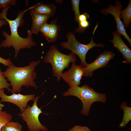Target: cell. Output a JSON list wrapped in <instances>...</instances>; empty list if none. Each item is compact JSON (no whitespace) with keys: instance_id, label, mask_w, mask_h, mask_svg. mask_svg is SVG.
<instances>
[{"instance_id":"52a82bcc","label":"cell","mask_w":131,"mask_h":131,"mask_svg":"<svg viewBox=\"0 0 131 131\" xmlns=\"http://www.w3.org/2000/svg\"><path fill=\"white\" fill-rule=\"evenodd\" d=\"M115 2V6L110 4L108 6V8L103 9L100 12L105 15L110 14L113 16L116 23L117 31L121 35L123 36L131 46V39L126 33L123 23L121 20L120 17L123 5L120 1H116Z\"/></svg>"},{"instance_id":"7402d4cb","label":"cell","mask_w":131,"mask_h":131,"mask_svg":"<svg viewBox=\"0 0 131 131\" xmlns=\"http://www.w3.org/2000/svg\"><path fill=\"white\" fill-rule=\"evenodd\" d=\"M50 28V24L47 22L44 23L41 27L39 31H40L45 38L47 36L49 32Z\"/></svg>"},{"instance_id":"6da1fadb","label":"cell","mask_w":131,"mask_h":131,"mask_svg":"<svg viewBox=\"0 0 131 131\" xmlns=\"http://www.w3.org/2000/svg\"><path fill=\"white\" fill-rule=\"evenodd\" d=\"M36 5V4L35 5L23 11H19L17 14V17L13 20L8 19L6 16L7 12L11 5L2 8V12L0 13V19L5 20L7 22L11 32L10 35L5 31L2 32V34L5 39L2 41L1 45L4 48L12 47L15 49V58L17 57L20 49L30 48L36 44L32 37V35L27 34V37L23 38L19 35L17 31L18 28L24 22L23 19L24 14L28 10L34 8Z\"/></svg>"},{"instance_id":"5bb4252c","label":"cell","mask_w":131,"mask_h":131,"mask_svg":"<svg viewBox=\"0 0 131 131\" xmlns=\"http://www.w3.org/2000/svg\"><path fill=\"white\" fill-rule=\"evenodd\" d=\"M127 102H124L122 103L120 107V110H123V119L118 125L120 128L125 127L131 120V107L127 106Z\"/></svg>"},{"instance_id":"4fadbf2b","label":"cell","mask_w":131,"mask_h":131,"mask_svg":"<svg viewBox=\"0 0 131 131\" xmlns=\"http://www.w3.org/2000/svg\"><path fill=\"white\" fill-rule=\"evenodd\" d=\"M37 14L48 16H53L56 11V6L52 4H46L38 3L33 8Z\"/></svg>"},{"instance_id":"e0dca14e","label":"cell","mask_w":131,"mask_h":131,"mask_svg":"<svg viewBox=\"0 0 131 131\" xmlns=\"http://www.w3.org/2000/svg\"><path fill=\"white\" fill-rule=\"evenodd\" d=\"M120 18H123L124 26L126 29L128 27L131 21V1H129L128 6L124 9L121 11Z\"/></svg>"},{"instance_id":"8992f818","label":"cell","mask_w":131,"mask_h":131,"mask_svg":"<svg viewBox=\"0 0 131 131\" xmlns=\"http://www.w3.org/2000/svg\"><path fill=\"white\" fill-rule=\"evenodd\" d=\"M41 96L36 97L31 106H27L23 112L18 114L26 123L29 131H47V128L42 125L39 121L40 115L43 113L41 109L39 108L37 101Z\"/></svg>"},{"instance_id":"2e32d148","label":"cell","mask_w":131,"mask_h":131,"mask_svg":"<svg viewBox=\"0 0 131 131\" xmlns=\"http://www.w3.org/2000/svg\"><path fill=\"white\" fill-rule=\"evenodd\" d=\"M89 17V15L86 13H83L80 15L78 21L79 23V27L75 30V33H82L89 27L90 23L87 19Z\"/></svg>"},{"instance_id":"7c38bea8","label":"cell","mask_w":131,"mask_h":131,"mask_svg":"<svg viewBox=\"0 0 131 131\" xmlns=\"http://www.w3.org/2000/svg\"><path fill=\"white\" fill-rule=\"evenodd\" d=\"M30 10L32 25L30 30L28 31L27 33L31 35L33 33L37 34L39 33L41 27L44 23L47 22L49 17L37 14L33 8Z\"/></svg>"},{"instance_id":"9a60e30c","label":"cell","mask_w":131,"mask_h":131,"mask_svg":"<svg viewBox=\"0 0 131 131\" xmlns=\"http://www.w3.org/2000/svg\"><path fill=\"white\" fill-rule=\"evenodd\" d=\"M57 18L52 21L50 24L49 32L45 38L49 42H53L57 39L58 36V31L60 30V26L57 24Z\"/></svg>"},{"instance_id":"ffe728a7","label":"cell","mask_w":131,"mask_h":131,"mask_svg":"<svg viewBox=\"0 0 131 131\" xmlns=\"http://www.w3.org/2000/svg\"><path fill=\"white\" fill-rule=\"evenodd\" d=\"M71 4L72 6V10L74 11L75 14V20L78 21V18L80 14L79 9L80 0H72Z\"/></svg>"},{"instance_id":"d6986e66","label":"cell","mask_w":131,"mask_h":131,"mask_svg":"<svg viewBox=\"0 0 131 131\" xmlns=\"http://www.w3.org/2000/svg\"><path fill=\"white\" fill-rule=\"evenodd\" d=\"M12 120L10 114L6 111H1L0 112V131H1L2 128Z\"/></svg>"},{"instance_id":"4316f807","label":"cell","mask_w":131,"mask_h":131,"mask_svg":"<svg viewBox=\"0 0 131 131\" xmlns=\"http://www.w3.org/2000/svg\"><path fill=\"white\" fill-rule=\"evenodd\" d=\"M4 106V104L0 102V112L2 111V108Z\"/></svg>"},{"instance_id":"7a4b0ae2","label":"cell","mask_w":131,"mask_h":131,"mask_svg":"<svg viewBox=\"0 0 131 131\" xmlns=\"http://www.w3.org/2000/svg\"><path fill=\"white\" fill-rule=\"evenodd\" d=\"M41 60L30 62L29 65L24 67H17L13 64L10 65L2 74L7 80L10 82L12 89L10 92L12 93L19 92L23 86L38 87L34 81L37 73L34 71L35 67L40 62Z\"/></svg>"},{"instance_id":"8fae6325","label":"cell","mask_w":131,"mask_h":131,"mask_svg":"<svg viewBox=\"0 0 131 131\" xmlns=\"http://www.w3.org/2000/svg\"><path fill=\"white\" fill-rule=\"evenodd\" d=\"M113 35L112 40L109 41L122 54L125 60L124 62L127 64L131 63V50L127 46L123 39L121 34L117 30L112 32Z\"/></svg>"},{"instance_id":"d4e9b609","label":"cell","mask_w":131,"mask_h":131,"mask_svg":"<svg viewBox=\"0 0 131 131\" xmlns=\"http://www.w3.org/2000/svg\"><path fill=\"white\" fill-rule=\"evenodd\" d=\"M0 63L3 64L5 66H9L12 63L10 59L8 58L5 59L0 57Z\"/></svg>"},{"instance_id":"cb8c5ba5","label":"cell","mask_w":131,"mask_h":131,"mask_svg":"<svg viewBox=\"0 0 131 131\" xmlns=\"http://www.w3.org/2000/svg\"><path fill=\"white\" fill-rule=\"evenodd\" d=\"M69 131H91L88 127L76 125L72 127Z\"/></svg>"},{"instance_id":"3957f363","label":"cell","mask_w":131,"mask_h":131,"mask_svg":"<svg viewBox=\"0 0 131 131\" xmlns=\"http://www.w3.org/2000/svg\"><path fill=\"white\" fill-rule=\"evenodd\" d=\"M63 95L64 96H74L79 98L83 105L81 114L86 116L89 115L93 103L96 102L104 103L106 101L105 94L97 92L86 85L81 87H70L64 92Z\"/></svg>"},{"instance_id":"ba28073f","label":"cell","mask_w":131,"mask_h":131,"mask_svg":"<svg viewBox=\"0 0 131 131\" xmlns=\"http://www.w3.org/2000/svg\"><path fill=\"white\" fill-rule=\"evenodd\" d=\"M4 90H0V102H7L13 103L19 107L21 112L26 108L28 102L33 100L35 98V94L24 95L14 93L10 95H7L4 93Z\"/></svg>"},{"instance_id":"30bf717a","label":"cell","mask_w":131,"mask_h":131,"mask_svg":"<svg viewBox=\"0 0 131 131\" xmlns=\"http://www.w3.org/2000/svg\"><path fill=\"white\" fill-rule=\"evenodd\" d=\"M84 68L81 65H77L73 62L71 68L62 73L61 77L70 87L78 86L84 75Z\"/></svg>"},{"instance_id":"44dd1931","label":"cell","mask_w":131,"mask_h":131,"mask_svg":"<svg viewBox=\"0 0 131 131\" xmlns=\"http://www.w3.org/2000/svg\"><path fill=\"white\" fill-rule=\"evenodd\" d=\"M2 72L0 68V90L6 89L9 92H10L11 90L9 88L10 84L8 82L7 80L5 79L3 75Z\"/></svg>"},{"instance_id":"5b68a950","label":"cell","mask_w":131,"mask_h":131,"mask_svg":"<svg viewBox=\"0 0 131 131\" xmlns=\"http://www.w3.org/2000/svg\"><path fill=\"white\" fill-rule=\"evenodd\" d=\"M98 26L97 23L93 32V36L90 41L88 44H84L80 43L76 40L74 34L70 32L68 33L67 34V41L60 43L61 46L64 48L70 50L72 52L78 56L81 60V65L84 68L87 64L85 58L86 54L89 50L95 46L103 47L104 46L101 44H96L93 40V35Z\"/></svg>"},{"instance_id":"9c48e42d","label":"cell","mask_w":131,"mask_h":131,"mask_svg":"<svg viewBox=\"0 0 131 131\" xmlns=\"http://www.w3.org/2000/svg\"><path fill=\"white\" fill-rule=\"evenodd\" d=\"M115 54L112 51H105L97 57L92 62L87 64L84 68V75L85 76L91 77L94 71L106 66L109 62L115 56Z\"/></svg>"},{"instance_id":"ac0fdd59","label":"cell","mask_w":131,"mask_h":131,"mask_svg":"<svg viewBox=\"0 0 131 131\" xmlns=\"http://www.w3.org/2000/svg\"><path fill=\"white\" fill-rule=\"evenodd\" d=\"M1 131H22V126L17 122L11 121L2 128Z\"/></svg>"},{"instance_id":"484cf974","label":"cell","mask_w":131,"mask_h":131,"mask_svg":"<svg viewBox=\"0 0 131 131\" xmlns=\"http://www.w3.org/2000/svg\"><path fill=\"white\" fill-rule=\"evenodd\" d=\"M8 23L7 22L5 19H0V28L4 25H8ZM1 44H0V49L1 47Z\"/></svg>"},{"instance_id":"277c9868","label":"cell","mask_w":131,"mask_h":131,"mask_svg":"<svg viewBox=\"0 0 131 131\" xmlns=\"http://www.w3.org/2000/svg\"><path fill=\"white\" fill-rule=\"evenodd\" d=\"M77 60L74 54L72 52L69 55L64 54L59 51L54 45L50 47L43 59L45 63H49L51 65L53 74L56 77L57 81L60 80L64 69L68 68L71 62L75 63Z\"/></svg>"},{"instance_id":"603a6c76","label":"cell","mask_w":131,"mask_h":131,"mask_svg":"<svg viewBox=\"0 0 131 131\" xmlns=\"http://www.w3.org/2000/svg\"><path fill=\"white\" fill-rule=\"evenodd\" d=\"M16 1V0H0V9L9 5H15Z\"/></svg>"}]
</instances>
